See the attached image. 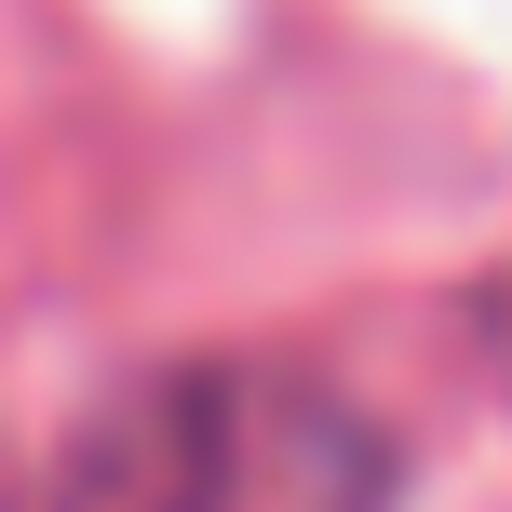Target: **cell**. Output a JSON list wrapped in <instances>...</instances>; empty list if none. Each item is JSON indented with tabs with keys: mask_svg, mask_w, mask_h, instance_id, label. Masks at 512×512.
I'll use <instances>...</instances> for the list:
<instances>
[{
	"mask_svg": "<svg viewBox=\"0 0 512 512\" xmlns=\"http://www.w3.org/2000/svg\"><path fill=\"white\" fill-rule=\"evenodd\" d=\"M486 364H499V378H512V270L486 283Z\"/></svg>",
	"mask_w": 512,
	"mask_h": 512,
	"instance_id": "cell-2",
	"label": "cell"
},
{
	"mask_svg": "<svg viewBox=\"0 0 512 512\" xmlns=\"http://www.w3.org/2000/svg\"><path fill=\"white\" fill-rule=\"evenodd\" d=\"M54 512H405V472L337 378L203 351L81 418Z\"/></svg>",
	"mask_w": 512,
	"mask_h": 512,
	"instance_id": "cell-1",
	"label": "cell"
}]
</instances>
